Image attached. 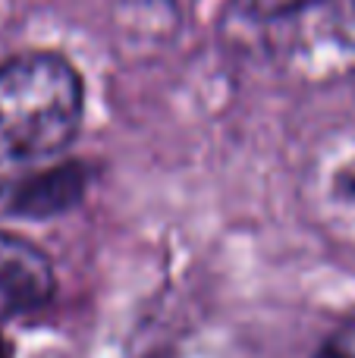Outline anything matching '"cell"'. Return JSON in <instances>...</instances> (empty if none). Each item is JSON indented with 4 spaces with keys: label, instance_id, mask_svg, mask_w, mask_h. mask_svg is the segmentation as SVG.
Segmentation results:
<instances>
[{
    "label": "cell",
    "instance_id": "6da1fadb",
    "mask_svg": "<svg viewBox=\"0 0 355 358\" xmlns=\"http://www.w3.org/2000/svg\"><path fill=\"white\" fill-rule=\"evenodd\" d=\"M85 120L82 73L57 50L0 63V167L60 157Z\"/></svg>",
    "mask_w": 355,
    "mask_h": 358
},
{
    "label": "cell",
    "instance_id": "52a82bcc",
    "mask_svg": "<svg viewBox=\"0 0 355 358\" xmlns=\"http://www.w3.org/2000/svg\"><path fill=\"white\" fill-rule=\"evenodd\" d=\"M314 358H355V321L333 330V334L321 343Z\"/></svg>",
    "mask_w": 355,
    "mask_h": 358
},
{
    "label": "cell",
    "instance_id": "8992f818",
    "mask_svg": "<svg viewBox=\"0 0 355 358\" xmlns=\"http://www.w3.org/2000/svg\"><path fill=\"white\" fill-rule=\"evenodd\" d=\"M318 0H249V10L258 19H289L312 10Z\"/></svg>",
    "mask_w": 355,
    "mask_h": 358
},
{
    "label": "cell",
    "instance_id": "277c9868",
    "mask_svg": "<svg viewBox=\"0 0 355 358\" xmlns=\"http://www.w3.org/2000/svg\"><path fill=\"white\" fill-rule=\"evenodd\" d=\"M54 267L35 242L0 229V330L54 299Z\"/></svg>",
    "mask_w": 355,
    "mask_h": 358
},
{
    "label": "cell",
    "instance_id": "3957f363",
    "mask_svg": "<svg viewBox=\"0 0 355 358\" xmlns=\"http://www.w3.org/2000/svg\"><path fill=\"white\" fill-rule=\"evenodd\" d=\"M92 167L79 161H41L0 167V217L41 220L73 210L92 185Z\"/></svg>",
    "mask_w": 355,
    "mask_h": 358
},
{
    "label": "cell",
    "instance_id": "7a4b0ae2",
    "mask_svg": "<svg viewBox=\"0 0 355 358\" xmlns=\"http://www.w3.org/2000/svg\"><path fill=\"white\" fill-rule=\"evenodd\" d=\"M302 210L321 236L355 245V126L314 142L302 170Z\"/></svg>",
    "mask_w": 355,
    "mask_h": 358
},
{
    "label": "cell",
    "instance_id": "5b68a950",
    "mask_svg": "<svg viewBox=\"0 0 355 358\" xmlns=\"http://www.w3.org/2000/svg\"><path fill=\"white\" fill-rule=\"evenodd\" d=\"M312 10L321 13L333 44L355 50V0H318Z\"/></svg>",
    "mask_w": 355,
    "mask_h": 358
},
{
    "label": "cell",
    "instance_id": "ba28073f",
    "mask_svg": "<svg viewBox=\"0 0 355 358\" xmlns=\"http://www.w3.org/2000/svg\"><path fill=\"white\" fill-rule=\"evenodd\" d=\"M0 358H10V343H6L3 334H0Z\"/></svg>",
    "mask_w": 355,
    "mask_h": 358
}]
</instances>
